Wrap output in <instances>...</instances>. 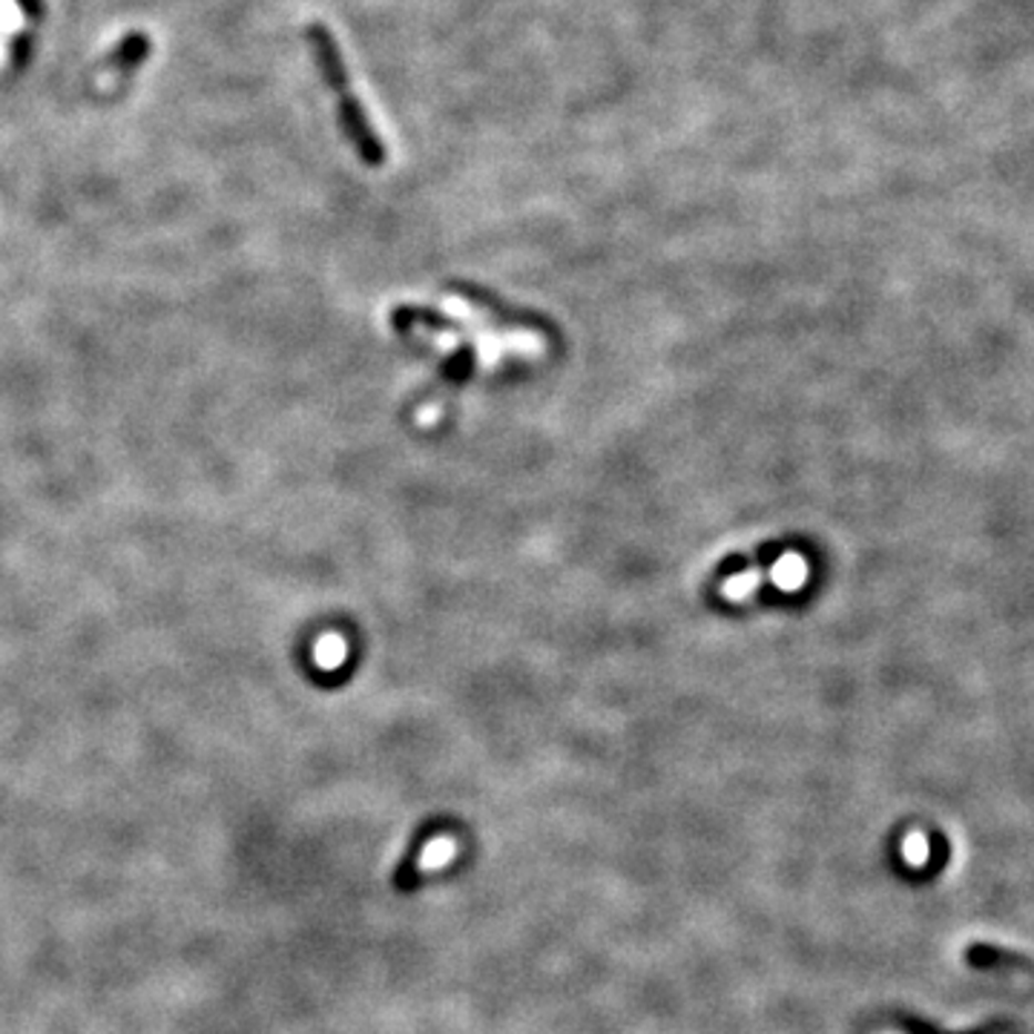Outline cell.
I'll return each instance as SVG.
<instances>
[{
    "instance_id": "1",
    "label": "cell",
    "mask_w": 1034,
    "mask_h": 1034,
    "mask_svg": "<svg viewBox=\"0 0 1034 1034\" xmlns=\"http://www.w3.org/2000/svg\"><path fill=\"white\" fill-rule=\"evenodd\" d=\"M305 35H308L310 52H314L319 75H323V81L328 84V90L334 92L339 127H342L345 139L351 141V147L357 150L362 164H368V167H382V162H386V147H382L380 133L373 130L371 119H368L366 106L359 104V99L354 95L351 75H348V66H345V58L342 52H339L337 38L331 35V29L325 27V23H310Z\"/></svg>"
},
{
    "instance_id": "2",
    "label": "cell",
    "mask_w": 1034,
    "mask_h": 1034,
    "mask_svg": "<svg viewBox=\"0 0 1034 1034\" xmlns=\"http://www.w3.org/2000/svg\"><path fill=\"white\" fill-rule=\"evenodd\" d=\"M440 308L449 314L451 319L465 323L472 328L474 342H478V359L480 366L492 368L503 357H523L535 359L543 354V337L535 331H523V328H512V331H500L494 328V319L485 310L474 308L472 303L458 299V296H446Z\"/></svg>"
},
{
    "instance_id": "3",
    "label": "cell",
    "mask_w": 1034,
    "mask_h": 1034,
    "mask_svg": "<svg viewBox=\"0 0 1034 1034\" xmlns=\"http://www.w3.org/2000/svg\"><path fill=\"white\" fill-rule=\"evenodd\" d=\"M767 577H770V584H774L776 590L796 592L808 584L810 563L805 561L799 552H788V555H781L779 561L774 563V570L767 572Z\"/></svg>"
},
{
    "instance_id": "4",
    "label": "cell",
    "mask_w": 1034,
    "mask_h": 1034,
    "mask_svg": "<svg viewBox=\"0 0 1034 1034\" xmlns=\"http://www.w3.org/2000/svg\"><path fill=\"white\" fill-rule=\"evenodd\" d=\"M150 55V38L144 32H133L106 55L104 66L106 70H133V66L144 64Z\"/></svg>"
},
{
    "instance_id": "5",
    "label": "cell",
    "mask_w": 1034,
    "mask_h": 1034,
    "mask_svg": "<svg viewBox=\"0 0 1034 1034\" xmlns=\"http://www.w3.org/2000/svg\"><path fill=\"white\" fill-rule=\"evenodd\" d=\"M431 837H434V828H422L420 833H417L414 842L409 844V851H406V857H402L400 862H397V868H395V888H397V891H400V894H406V891H411V888L420 885V877H417L414 871H417V862H420L422 844L429 842Z\"/></svg>"
},
{
    "instance_id": "6",
    "label": "cell",
    "mask_w": 1034,
    "mask_h": 1034,
    "mask_svg": "<svg viewBox=\"0 0 1034 1034\" xmlns=\"http://www.w3.org/2000/svg\"><path fill=\"white\" fill-rule=\"evenodd\" d=\"M765 575L767 572L761 570H745L739 572V575L727 577L725 584H721V595H725L727 601H733V604H736V601H747L761 584H765Z\"/></svg>"
},
{
    "instance_id": "7",
    "label": "cell",
    "mask_w": 1034,
    "mask_h": 1034,
    "mask_svg": "<svg viewBox=\"0 0 1034 1034\" xmlns=\"http://www.w3.org/2000/svg\"><path fill=\"white\" fill-rule=\"evenodd\" d=\"M14 3L21 7V12L27 14L29 21H38V18H43V0H14Z\"/></svg>"
}]
</instances>
